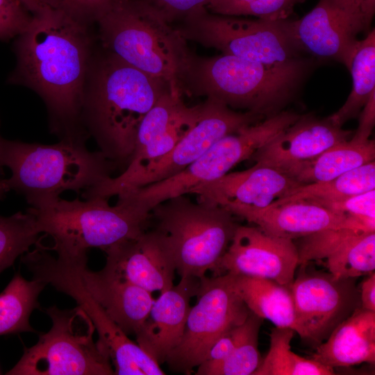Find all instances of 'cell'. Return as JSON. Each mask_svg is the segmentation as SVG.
<instances>
[{
	"mask_svg": "<svg viewBox=\"0 0 375 375\" xmlns=\"http://www.w3.org/2000/svg\"><path fill=\"white\" fill-rule=\"evenodd\" d=\"M87 28L44 6L16 43L17 67L10 81L40 94L60 140L86 142L89 137L83 122L90 49Z\"/></svg>",
	"mask_w": 375,
	"mask_h": 375,
	"instance_id": "cell-1",
	"label": "cell"
},
{
	"mask_svg": "<svg viewBox=\"0 0 375 375\" xmlns=\"http://www.w3.org/2000/svg\"><path fill=\"white\" fill-rule=\"evenodd\" d=\"M170 90L167 82L140 71L106 50L91 67L83 122L99 151L116 167L128 165L140 123Z\"/></svg>",
	"mask_w": 375,
	"mask_h": 375,
	"instance_id": "cell-2",
	"label": "cell"
},
{
	"mask_svg": "<svg viewBox=\"0 0 375 375\" xmlns=\"http://www.w3.org/2000/svg\"><path fill=\"white\" fill-rule=\"evenodd\" d=\"M317 60L303 56L266 65L222 54L190 53L179 81L182 94L215 99L232 109L267 118L283 111L294 98Z\"/></svg>",
	"mask_w": 375,
	"mask_h": 375,
	"instance_id": "cell-3",
	"label": "cell"
},
{
	"mask_svg": "<svg viewBox=\"0 0 375 375\" xmlns=\"http://www.w3.org/2000/svg\"><path fill=\"white\" fill-rule=\"evenodd\" d=\"M1 159L12 173L5 179L8 189L22 194L31 206L67 190L84 191L117 167L100 151H90L85 143L68 140L42 144L2 138Z\"/></svg>",
	"mask_w": 375,
	"mask_h": 375,
	"instance_id": "cell-4",
	"label": "cell"
},
{
	"mask_svg": "<svg viewBox=\"0 0 375 375\" xmlns=\"http://www.w3.org/2000/svg\"><path fill=\"white\" fill-rule=\"evenodd\" d=\"M115 206L108 198L95 197L68 201L60 197L31 206L26 211L35 218L40 233L50 236L58 255L80 256L98 247L105 250L135 238L146 231L151 212L124 196Z\"/></svg>",
	"mask_w": 375,
	"mask_h": 375,
	"instance_id": "cell-5",
	"label": "cell"
},
{
	"mask_svg": "<svg viewBox=\"0 0 375 375\" xmlns=\"http://www.w3.org/2000/svg\"><path fill=\"white\" fill-rule=\"evenodd\" d=\"M97 23L105 50L180 91L192 51L158 9L144 0H123Z\"/></svg>",
	"mask_w": 375,
	"mask_h": 375,
	"instance_id": "cell-6",
	"label": "cell"
},
{
	"mask_svg": "<svg viewBox=\"0 0 375 375\" xmlns=\"http://www.w3.org/2000/svg\"><path fill=\"white\" fill-rule=\"evenodd\" d=\"M151 215L181 277L202 278L213 272L238 227L233 215L210 200L183 195L154 206Z\"/></svg>",
	"mask_w": 375,
	"mask_h": 375,
	"instance_id": "cell-7",
	"label": "cell"
},
{
	"mask_svg": "<svg viewBox=\"0 0 375 375\" xmlns=\"http://www.w3.org/2000/svg\"><path fill=\"white\" fill-rule=\"evenodd\" d=\"M51 327L35 344L26 348L8 375H112L115 370L106 350L94 340V326L78 306L45 309Z\"/></svg>",
	"mask_w": 375,
	"mask_h": 375,
	"instance_id": "cell-8",
	"label": "cell"
},
{
	"mask_svg": "<svg viewBox=\"0 0 375 375\" xmlns=\"http://www.w3.org/2000/svg\"><path fill=\"white\" fill-rule=\"evenodd\" d=\"M296 115L283 110L263 121L244 126L214 143L179 173L160 181L131 190L125 194L136 205L151 212L156 205L183 195L197 186L212 182L247 159L296 121Z\"/></svg>",
	"mask_w": 375,
	"mask_h": 375,
	"instance_id": "cell-9",
	"label": "cell"
},
{
	"mask_svg": "<svg viewBox=\"0 0 375 375\" xmlns=\"http://www.w3.org/2000/svg\"><path fill=\"white\" fill-rule=\"evenodd\" d=\"M263 117L251 112H240L211 98L201 103L197 121L165 155L135 172L109 176L83 191L84 199L109 198L171 177L190 165L214 143L240 128L256 124Z\"/></svg>",
	"mask_w": 375,
	"mask_h": 375,
	"instance_id": "cell-10",
	"label": "cell"
},
{
	"mask_svg": "<svg viewBox=\"0 0 375 375\" xmlns=\"http://www.w3.org/2000/svg\"><path fill=\"white\" fill-rule=\"evenodd\" d=\"M283 21H265L210 13L206 8L175 28L187 41L249 61L281 65L305 56L287 33Z\"/></svg>",
	"mask_w": 375,
	"mask_h": 375,
	"instance_id": "cell-11",
	"label": "cell"
},
{
	"mask_svg": "<svg viewBox=\"0 0 375 375\" xmlns=\"http://www.w3.org/2000/svg\"><path fill=\"white\" fill-rule=\"evenodd\" d=\"M196 297L181 340L165 360L175 372L191 374L205 361L214 343L242 324L250 312L231 273L200 278Z\"/></svg>",
	"mask_w": 375,
	"mask_h": 375,
	"instance_id": "cell-12",
	"label": "cell"
},
{
	"mask_svg": "<svg viewBox=\"0 0 375 375\" xmlns=\"http://www.w3.org/2000/svg\"><path fill=\"white\" fill-rule=\"evenodd\" d=\"M373 15L365 0H319L298 19H285V29L303 55L344 65L358 42L369 31Z\"/></svg>",
	"mask_w": 375,
	"mask_h": 375,
	"instance_id": "cell-13",
	"label": "cell"
},
{
	"mask_svg": "<svg viewBox=\"0 0 375 375\" xmlns=\"http://www.w3.org/2000/svg\"><path fill=\"white\" fill-rule=\"evenodd\" d=\"M301 269L290 285L297 330L315 347L360 307L356 278H337L329 272Z\"/></svg>",
	"mask_w": 375,
	"mask_h": 375,
	"instance_id": "cell-14",
	"label": "cell"
},
{
	"mask_svg": "<svg viewBox=\"0 0 375 375\" xmlns=\"http://www.w3.org/2000/svg\"><path fill=\"white\" fill-rule=\"evenodd\" d=\"M299 266L292 240L267 233L258 226H238L214 276L231 273L261 277L290 286Z\"/></svg>",
	"mask_w": 375,
	"mask_h": 375,
	"instance_id": "cell-15",
	"label": "cell"
},
{
	"mask_svg": "<svg viewBox=\"0 0 375 375\" xmlns=\"http://www.w3.org/2000/svg\"><path fill=\"white\" fill-rule=\"evenodd\" d=\"M105 272L151 293H162L174 285L176 267L160 234L145 231L139 236L104 250Z\"/></svg>",
	"mask_w": 375,
	"mask_h": 375,
	"instance_id": "cell-16",
	"label": "cell"
},
{
	"mask_svg": "<svg viewBox=\"0 0 375 375\" xmlns=\"http://www.w3.org/2000/svg\"><path fill=\"white\" fill-rule=\"evenodd\" d=\"M225 209L255 224L267 233L292 240L326 229L373 231L355 218L307 200L270 205L264 208L231 206Z\"/></svg>",
	"mask_w": 375,
	"mask_h": 375,
	"instance_id": "cell-17",
	"label": "cell"
},
{
	"mask_svg": "<svg viewBox=\"0 0 375 375\" xmlns=\"http://www.w3.org/2000/svg\"><path fill=\"white\" fill-rule=\"evenodd\" d=\"M301 185L278 169L256 162L248 169L227 173L212 182L197 186L190 193L224 208L231 206L264 208L288 196Z\"/></svg>",
	"mask_w": 375,
	"mask_h": 375,
	"instance_id": "cell-18",
	"label": "cell"
},
{
	"mask_svg": "<svg viewBox=\"0 0 375 375\" xmlns=\"http://www.w3.org/2000/svg\"><path fill=\"white\" fill-rule=\"evenodd\" d=\"M352 133L335 125L328 117L318 119L301 115L294 123L258 149L250 159L284 172L347 140Z\"/></svg>",
	"mask_w": 375,
	"mask_h": 375,
	"instance_id": "cell-19",
	"label": "cell"
},
{
	"mask_svg": "<svg viewBox=\"0 0 375 375\" xmlns=\"http://www.w3.org/2000/svg\"><path fill=\"white\" fill-rule=\"evenodd\" d=\"M199 286V278L181 277L176 285L160 293L135 335L138 344L158 363L165 362L179 344L191 308V299L196 296Z\"/></svg>",
	"mask_w": 375,
	"mask_h": 375,
	"instance_id": "cell-20",
	"label": "cell"
},
{
	"mask_svg": "<svg viewBox=\"0 0 375 375\" xmlns=\"http://www.w3.org/2000/svg\"><path fill=\"white\" fill-rule=\"evenodd\" d=\"M72 257L88 292L126 335H135L154 301L152 293L102 269L90 270L87 254Z\"/></svg>",
	"mask_w": 375,
	"mask_h": 375,
	"instance_id": "cell-21",
	"label": "cell"
},
{
	"mask_svg": "<svg viewBox=\"0 0 375 375\" xmlns=\"http://www.w3.org/2000/svg\"><path fill=\"white\" fill-rule=\"evenodd\" d=\"M311 359L332 368L375 362V312L356 309L326 340Z\"/></svg>",
	"mask_w": 375,
	"mask_h": 375,
	"instance_id": "cell-22",
	"label": "cell"
},
{
	"mask_svg": "<svg viewBox=\"0 0 375 375\" xmlns=\"http://www.w3.org/2000/svg\"><path fill=\"white\" fill-rule=\"evenodd\" d=\"M374 141L351 138L326 149L315 158L292 166L283 172L305 185L328 181L374 160Z\"/></svg>",
	"mask_w": 375,
	"mask_h": 375,
	"instance_id": "cell-23",
	"label": "cell"
},
{
	"mask_svg": "<svg viewBox=\"0 0 375 375\" xmlns=\"http://www.w3.org/2000/svg\"><path fill=\"white\" fill-rule=\"evenodd\" d=\"M233 275L235 288L250 311L275 326L292 328L297 326L294 302L290 286L274 280Z\"/></svg>",
	"mask_w": 375,
	"mask_h": 375,
	"instance_id": "cell-24",
	"label": "cell"
},
{
	"mask_svg": "<svg viewBox=\"0 0 375 375\" xmlns=\"http://www.w3.org/2000/svg\"><path fill=\"white\" fill-rule=\"evenodd\" d=\"M351 73L352 89L344 104L328 117L339 126L358 117L369 97L375 93V31L358 40L344 65Z\"/></svg>",
	"mask_w": 375,
	"mask_h": 375,
	"instance_id": "cell-25",
	"label": "cell"
},
{
	"mask_svg": "<svg viewBox=\"0 0 375 375\" xmlns=\"http://www.w3.org/2000/svg\"><path fill=\"white\" fill-rule=\"evenodd\" d=\"M45 284L15 274L0 293V335L34 332L30 324L33 311L40 307L38 297Z\"/></svg>",
	"mask_w": 375,
	"mask_h": 375,
	"instance_id": "cell-26",
	"label": "cell"
},
{
	"mask_svg": "<svg viewBox=\"0 0 375 375\" xmlns=\"http://www.w3.org/2000/svg\"><path fill=\"white\" fill-rule=\"evenodd\" d=\"M294 333L293 329L286 327L272 328L268 353L253 375L335 374L333 368L292 351L291 341Z\"/></svg>",
	"mask_w": 375,
	"mask_h": 375,
	"instance_id": "cell-27",
	"label": "cell"
},
{
	"mask_svg": "<svg viewBox=\"0 0 375 375\" xmlns=\"http://www.w3.org/2000/svg\"><path fill=\"white\" fill-rule=\"evenodd\" d=\"M375 190L374 160L328 181L302 185L271 205L299 200H335Z\"/></svg>",
	"mask_w": 375,
	"mask_h": 375,
	"instance_id": "cell-28",
	"label": "cell"
},
{
	"mask_svg": "<svg viewBox=\"0 0 375 375\" xmlns=\"http://www.w3.org/2000/svg\"><path fill=\"white\" fill-rule=\"evenodd\" d=\"M263 320L250 311L238 326L236 343L230 356L199 375H253L263 358L258 350V334Z\"/></svg>",
	"mask_w": 375,
	"mask_h": 375,
	"instance_id": "cell-29",
	"label": "cell"
},
{
	"mask_svg": "<svg viewBox=\"0 0 375 375\" xmlns=\"http://www.w3.org/2000/svg\"><path fill=\"white\" fill-rule=\"evenodd\" d=\"M34 217L19 211L8 217L0 215V273L40 240Z\"/></svg>",
	"mask_w": 375,
	"mask_h": 375,
	"instance_id": "cell-30",
	"label": "cell"
},
{
	"mask_svg": "<svg viewBox=\"0 0 375 375\" xmlns=\"http://www.w3.org/2000/svg\"><path fill=\"white\" fill-rule=\"evenodd\" d=\"M363 232L351 228L326 229L293 240L299 265L337 257Z\"/></svg>",
	"mask_w": 375,
	"mask_h": 375,
	"instance_id": "cell-31",
	"label": "cell"
},
{
	"mask_svg": "<svg viewBox=\"0 0 375 375\" xmlns=\"http://www.w3.org/2000/svg\"><path fill=\"white\" fill-rule=\"evenodd\" d=\"M337 278H358L375 269V231L363 232L340 255L325 261Z\"/></svg>",
	"mask_w": 375,
	"mask_h": 375,
	"instance_id": "cell-32",
	"label": "cell"
},
{
	"mask_svg": "<svg viewBox=\"0 0 375 375\" xmlns=\"http://www.w3.org/2000/svg\"><path fill=\"white\" fill-rule=\"evenodd\" d=\"M306 0H211L208 8L217 15L253 16L265 21L290 19L297 4Z\"/></svg>",
	"mask_w": 375,
	"mask_h": 375,
	"instance_id": "cell-33",
	"label": "cell"
},
{
	"mask_svg": "<svg viewBox=\"0 0 375 375\" xmlns=\"http://www.w3.org/2000/svg\"><path fill=\"white\" fill-rule=\"evenodd\" d=\"M200 110L201 103L189 107L187 112L163 134L152 140L140 151L134 152L128 165L122 174H131L146 164L167 153L197 121Z\"/></svg>",
	"mask_w": 375,
	"mask_h": 375,
	"instance_id": "cell-34",
	"label": "cell"
},
{
	"mask_svg": "<svg viewBox=\"0 0 375 375\" xmlns=\"http://www.w3.org/2000/svg\"><path fill=\"white\" fill-rule=\"evenodd\" d=\"M123 0H40L43 6L88 26Z\"/></svg>",
	"mask_w": 375,
	"mask_h": 375,
	"instance_id": "cell-35",
	"label": "cell"
},
{
	"mask_svg": "<svg viewBox=\"0 0 375 375\" xmlns=\"http://www.w3.org/2000/svg\"><path fill=\"white\" fill-rule=\"evenodd\" d=\"M338 214L355 218L375 231V190L335 200H307Z\"/></svg>",
	"mask_w": 375,
	"mask_h": 375,
	"instance_id": "cell-36",
	"label": "cell"
},
{
	"mask_svg": "<svg viewBox=\"0 0 375 375\" xmlns=\"http://www.w3.org/2000/svg\"><path fill=\"white\" fill-rule=\"evenodd\" d=\"M17 0H0V40L19 35L33 15Z\"/></svg>",
	"mask_w": 375,
	"mask_h": 375,
	"instance_id": "cell-37",
	"label": "cell"
},
{
	"mask_svg": "<svg viewBox=\"0 0 375 375\" xmlns=\"http://www.w3.org/2000/svg\"><path fill=\"white\" fill-rule=\"evenodd\" d=\"M158 9L172 24L190 14L206 8L211 0H144Z\"/></svg>",
	"mask_w": 375,
	"mask_h": 375,
	"instance_id": "cell-38",
	"label": "cell"
},
{
	"mask_svg": "<svg viewBox=\"0 0 375 375\" xmlns=\"http://www.w3.org/2000/svg\"><path fill=\"white\" fill-rule=\"evenodd\" d=\"M358 116V126L352 138L365 142L369 140L375 124V93L369 97Z\"/></svg>",
	"mask_w": 375,
	"mask_h": 375,
	"instance_id": "cell-39",
	"label": "cell"
},
{
	"mask_svg": "<svg viewBox=\"0 0 375 375\" xmlns=\"http://www.w3.org/2000/svg\"><path fill=\"white\" fill-rule=\"evenodd\" d=\"M359 288L360 308L375 312V273L367 274Z\"/></svg>",
	"mask_w": 375,
	"mask_h": 375,
	"instance_id": "cell-40",
	"label": "cell"
},
{
	"mask_svg": "<svg viewBox=\"0 0 375 375\" xmlns=\"http://www.w3.org/2000/svg\"><path fill=\"white\" fill-rule=\"evenodd\" d=\"M19 1L32 15L38 12L44 6L40 0H17Z\"/></svg>",
	"mask_w": 375,
	"mask_h": 375,
	"instance_id": "cell-41",
	"label": "cell"
},
{
	"mask_svg": "<svg viewBox=\"0 0 375 375\" xmlns=\"http://www.w3.org/2000/svg\"><path fill=\"white\" fill-rule=\"evenodd\" d=\"M2 138L0 136V168L3 166L1 159V145ZM9 191L5 182V179L0 178V200L3 199L6 194Z\"/></svg>",
	"mask_w": 375,
	"mask_h": 375,
	"instance_id": "cell-42",
	"label": "cell"
},
{
	"mask_svg": "<svg viewBox=\"0 0 375 375\" xmlns=\"http://www.w3.org/2000/svg\"><path fill=\"white\" fill-rule=\"evenodd\" d=\"M367 6L368 10L371 15L374 16L375 11V0H365Z\"/></svg>",
	"mask_w": 375,
	"mask_h": 375,
	"instance_id": "cell-43",
	"label": "cell"
}]
</instances>
